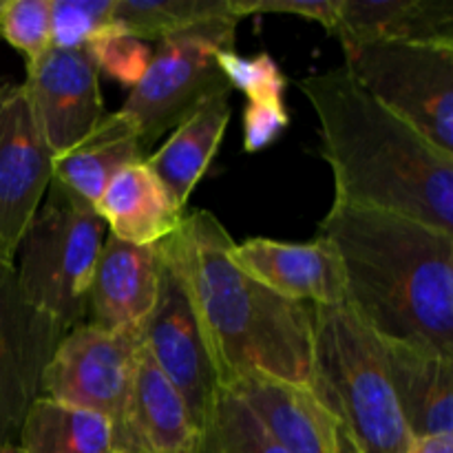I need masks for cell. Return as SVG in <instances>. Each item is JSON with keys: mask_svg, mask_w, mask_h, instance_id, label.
<instances>
[{"mask_svg": "<svg viewBox=\"0 0 453 453\" xmlns=\"http://www.w3.org/2000/svg\"><path fill=\"white\" fill-rule=\"evenodd\" d=\"M137 162H144V153L135 127L115 111L106 113L73 149L53 157V180L96 206L118 171Z\"/></svg>", "mask_w": 453, "mask_h": 453, "instance_id": "cell-21", "label": "cell"}, {"mask_svg": "<svg viewBox=\"0 0 453 453\" xmlns=\"http://www.w3.org/2000/svg\"><path fill=\"white\" fill-rule=\"evenodd\" d=\"M224 389L242 398L288 453H336L339 423L323 410L308 385L243 374Z\"/></svg>", "mask_w": 453, "mask_h": 453, "instance_id": "cell-17", "label": "cell"}, {"mask_svg": "<svg viewBox=\"0 0 453 453\" xmlns=\"http://www.w3.org/2000/svg\"><path fill=\"white\" fill-rule=\"evenodd\" d=\"M345 71L434 146L453 155V44L341 42Z\"/></svg>", "mask_w": 453, "mask_h": 453, "instance_id": "cell-6", "label": "cell"}, {"mask_svg": "<svg viewBox=\"0 0 453 453\" xmlns=\"http://www.w3.org/2000/svg\"><path fill=\"white\" fill-rule=\"evenodd\" d=\"M18 447L22 453H118L109 418L47 398L31 405Z\"/></svg>", "mask_w": 453, "mask_h": 453, "instance_id": "cell-22", "label": "cell"}, {"mask_svg": "<svg viewBox=\"0 0 453 453\" xmlns=\"http://www.w3.org/2000/svg\"><path fill=\"white\" fill-rule=\"evenodd\" d=\"M0 87H3V84H0Z\"/></svg>", "mask_w": 453, "mask_h": 453, "instance_id": "cell-36", "label": "cell"}, {"mask_svg": "<svg viewBox=\"0 0 453 453\" xmlns=\"http://www.w3.org/2000/svg\"><path fill=\"white\" fill-rule=\"evenodd\" d=\"M84 51L91 58L97 73H106L127 88H135L144 78L153 51L144 40H137L124 31L113 29L88 42Z\"/></svg>", "mask_w": 453, "mask_h": 453, "instance_id": "cell-28", "label": "cell"}, {"mask_svg": "<svg viewBox=\"0 0 453 453\" xmlns=\"http://www.w3.org/2000/svg\"><path fill=\"white\" fill-rule=\"evenodd\" d=\"M115 3L118 0H51V47L84 49L118 29Z\"/></svg>", "mask_w": 453, "mask_h": 453, "instance_id": "cell-25", "label": "cell"}, {"mask_svg": "<svg viewBox=\"0 0 453 453\" xmlns=\"http://www.w3.org/2000/svg\"><path fill=\"white\" fill-rule=\"evenodd\" d=\"M104 230L93 203L51 180L47 203L18 248V290L65 334L87 321V295Z\"/></svg>", "mask_w": 453, "mask_h": 453, "instance_id": "cell-5", "label": "cell"}, {"mask_svg": "<svg viewBox=\"0 0 453 453\" xmlns=\"http://www.w3.org/2000/svg\"><path fill=\"white\" fill-rule=\"evenodd\" d=\"M159 255L157 301L142 326V336L159 370L184 396L199 429L221 385L184 281L162 250Z\"/></svg>", "mask_w": 453, "mask_h": 453, "instance_id": "cell-10", "label": "cell"}, {"mask_svg": "<svg viewBox=\"0 0 453 453\" xmlns=\"http://www.w3.org/2000/svg\"><path fill=\"white\" fill-rule=\"evenodd\" d=\"M0 453H22L18 445H0Z\"/></svg>", "mask_w": 453, "mask_h": 453, "instance_id": "cell-33", "label": "cell"}, {"mask_svg": "<svg viewBox=\"0 0 453 453\" xmlns=\"http://www.w3.org/2000/svg\"><path fill=\"white\" fill-rule=\"evenodd\" d=\"M215 60L230 88L246 93L248 102H283L288 80L270 53L242 58L234 49H221L215 53Z\"/></svg>", "mask_w": 453, "mask_h": 453, "instance_id": "cell-26", "label": "cell"}, {"mask_svg": "<svg viewBox=\"0 0 453 453\" xmlns=\"http://www.w3.org/2000/svg\"><path fill=\"white\" fill-rule=\"evenodd\" d=\"M230 261L286 301L308 305L345 303V277L339 255L330 243H288L255 237L233 243Z\"/></svg>", "mask_w": 453, "mask_h": 453, "instance_id": "cell-13", "label": "cell"}, {"mask_svg": "<svg viewBox=\"0 0 453 453\" xmlns=\"http://www.w3.org/2000/svg\"><path fill=\"white\" fill-rule=\"evenodd\" d=\"M0 35L27 62L38 58L51 47V0H3Z\"/></svg>", "mask_w": 453, "mask_h": 453, "instance_id": "cell-27", "label": "cell"}, {"mask_svg": "<svg viewBox=\"0 0 453 453\" xmlns=\"http://www.w3.org/2000/svg\"><path fill=\"white\" fill-rule=\"evenodd\" d=\"M230 122V93H219L173 128L171 137L144 159L180 208L208 171Z\"/></svg>", "mask_w": 453, "mask_h": 453, "instance_id": "cell-20", "label": "cell"}, {"mask_svg": "<svg viewBox=\"0 0 453 453\" xmlns=\"http://www.w3.org/2000/svg\"><path fill=\"white\" fill-rule=\"evenodd\" d=\"M111 237L133 246H155L171 237L184 221L186 211L175 203L146 162L118 171L96 202Z\"/></svg>", "mask_w": 453, "mask_h": 453, "instance_id": "cell-18", "label": "cell"}, {"mask_svg": "<svg viewBox=\"0 0 453 453\" xmlns=\"http://www.w3.org/2000/svg\"><path fill=\"white\" fill-rule=\"evenodd\" d=\"M233 9L242 20L255 13H288L319 22L332 31L339 13V0H233Z\"/></svg>", "mask_w": 453, "mask_h": 453, "instance_id": "cell-30", "label": "cell"}, {"mask_svg": "<svg viewBox=\"0 0 453 453\" xmlns=\"http://www.w3.org/2000/svg\"><path fill=\"white\" fill-rule=\"evenodd\" d=\"M233 237L211 211L186 212L159 242L184 281L221 388L243 374L308 385L314 305L286 301L230 261Z\"/></svg>", "mask_w": 453, "mask_h": 453, "instance_id": "cell-2", "label": "cell"}, {"mask_svg": "<svg viewBox=\"0 0 453 453\" xmlns=\"http://www.w3.org/2000/svg\"><path fill=\"white\" fill-rule=\"evenodd\" d=\"M233 0H118L115 27L137 40H166L202 22L230 16Z\"/></svg>", "mask_w": 453, "mask_h": 453, "instance_id": "cell-23", "label": "cell"}, {"mask_svg": "<svg viewBox=\"0 0 453 453\" xmlns=\"http://www.w3.org/2000/svg\"><path fill=\"white\" fill-rule=\"evenodd\" d=\"M239 22L242 18L230 13L159 40L144 78L119 109L135 127L142 146L175 128L206 100L233 91L215 53L234 49Z\"/></svg>", "mask_w": 453, "mask_h": 453, "instance_id": "cell-7", "label": "cell"}, {"mask_svg": "<svg viewBox=\"0 0 453 453\" xmlns=\"http://www.w3.org/2000/svg\"><path fill=\"white\" fill-rule=\"evenodd\" d=\"M142 343V326L102 330L80 323L53 349L40 380V398L93 411L113 425L127 401Z\"/></svg>", "mask_w": 453, "mask_h": 453, "instance_id": "cell-8", "label": "cell"}, {"mask_svg": "<svg viewBox=\"0 0 453 453\" xmlns=\"http://www.w3.org/2000/svg\"><path fill=\"white\" fill-rule=\"evenodd\" d=\"M53 180V153L22 84L0 87V265L16 268L18 248Z\"/></svg>", "mask_w": 453, "mask_h": 453, "instance_id": "cell-9", "label": "cell"}, {"mask_svg": "<svg viewBox=\"0 0 453 453\" xmlns=\"http://www.w3.org/2000/svg\"><path fill=\"white\" fill-rule=\"evenodd\" d=\"M308 388L361 453H405L411 445L376 334L348 303L314 305Z\"/></svg>", "mask_w": 453, "mask_h": 453, "instance_id": "cell-4", "label": "cell"}, {"mask_svg": "<svg viewBox=\"0 0 453 453\" xmlns=\"http://www.w3.org/2000/svg\"><path fill=\"white\" fill-rule=\"evenodd\" d=\"M0 7H3V0H0Z\"/></svg>", "mask_w": 453, "mask_h": 453, "instance_id": "cell-35", "label": "cell"}, {"mask_svg": "<svg viewBox=\"0 0 453 453\" xmlns=\"http://www.w3.org/2000/svg\"><path fill=\"white\" fill-rule=\"evenodd\" d=\"M290 124L283 102H248L243 111V149L259 153L268 149Z\"/></svg>", "mask_w": 453, "mask_h": 453, "instance_id": "cell-29", "label": "cell"}, {"mask_svg": "<svg viewBox=\"0 0 453 453\" xmlns=\"http://www.w3.org/2000/svg\"><path fill=\"white\" fill-rule=\"evenodd\" d=\"M336 453H361V449L354 445V441L348 436V432L341 425L336 429Z\"/></svg>", "mask_w": 453, "mask_h": 453, "instance_id": "cell-32", "label": "cell"}, {"mask_svg": "<svg viewBox=\"0 0 453 453\" xmlns=\"http://www.w3.org/2000/svg\"><path fill=\"white\" fill-rule=\"evenodd\" d=\"M9 270H16V268H4V265H0V274H3V273H9Z\"/></svg>", "mask_w": 453, "mask_h": 453, "instance_id": "cell-34", "label": "cell"}, {"mask_svg": "<svg viewBox=\"0 0 453 453\" xmlns=\"http://www.w3.org/2000/svg\"><path fill=\"white\" fill-rule=\"evenodd\" d=\"M376 341L410 436L453 434V358L379 334Z\"/></svg>", "mask_w": 453, "mask_h": 453, "instance_id": "cell-16", "label": "cell"}, {"mask_svg": "<svg viewBox=\"0 0 453 453\" xmlns=\"http://www.w3.org/2000/svg\"><path fill=\"white\" fill-rule=\"evenodd\" d=\"M332 34L341 42L453 44V0H339Z\"/></svg>", "mask_w": 453, "mask_h": 453, "instance_id": "cell-19", "label": "cell"}, {"mask_svg": "<svg viewBox=\"0 0 453 453\" xmlns=\"http://www.w3.org/2000/svg\"><path fill=\"white\" fill-rule=\"evenodd\" d=\"M195 453H288L242 398L221 388L199 427Z\"/></svg>", "mask_w": 453, "mask_h": 453, "instance_id": "cell-24", "label": "cell"}, {"mask_svg": "<svg viewBox=\"0 0 453 453\" xmlns=\"http://www.w3.org/2000/svg\"><path fill=\"white\" fill-rule=\"evenodd\" d=\"M162 255L155 246L102 242L87 295V323L102 330L144 326L159 292Z\"/></svg>", "mask_w": 453, "mask_h": 453, "instance_id": "cell-15", "label": "cell"}, {"mask_svg": "<svg viewBox=\"0 0 453 453\" xmlns=\"http://www.w3.org/2000/svg\"><path fill=\"white\" fill-rule=\"evenodd\" d=\"M299 88L321 124L334 202L453 234V155L385 109L345 69L308 75Z\"/></svg>", "mask_w": 453, "mask_h": 453, "instance_id": "cell-3", "label": "cell"}, {"mask_svg": "<svg viewBox=\"0 0 453 453\" xmlns=\"http://www.w3.org/2000/svg\"><path fill=\"white\" fill-rule=\"evenodd\" d=\"M319 239L339 255L345 303L374 334L453 358L451 233L334 202Z\"/></svg>", "mask_w": 453, "mask_h": 453, "instance_id": "cell-1", "label": "cell"}, {"mask_svg": "<svg viewBox=\"0 0 453 453\" xmlns=\"http://www.w3.org/2000/svg\"><path fill=\"white\" fill-rule=\"evenodd\" d=\"M405 453H453V434L411 438V445Z\"/></svg>", "mask_w": 453, "mask_h": 453, "instance_id": "cell-31", "label": "cell"}, {"mask_svg": "<svg viewBox=\"0 0 453 453\" xmlns=\"http://www.w3.org/2000/svg\"><path fill=\"white\" fill-rule=\"evenodd\" d=\"M22 87L53 157L73 149L106 115L100 73L84 49L49 47L27 62Z\"/></svg>", "mask_w": 453, "mask_h": 453, "instance_id": "cell-12", "label": "cell"}, {"mask_svg": "<svg viewBox=\"0 0 453 453\" xmlns=\"http://www.w3.org/2000/svg\"><path fill=\"white\" fill-rule=\"evenodd\" d=\"M118 453H195L199 429L184 396L142 343L135 374L113 425Z\"/></svg>", "mask_w": 453, "mask_h": 453, "instance_id": "cell-14", "label": "cell"}, {"mask_svg": "<svg viewBox=\"0 0 453 453\" xmlns=\"http://www.w3.org/2000/svg\"><path fill=\"white\" fill-rule=\"evenodd\" d=\"M65 332L20 295L16 270L0 274V445H18L22 423Z\"/></svg>", "mask_w": 453, "mask_h": 453, "instance_id": "cell-11", "label": "cell"}]
</instances>
